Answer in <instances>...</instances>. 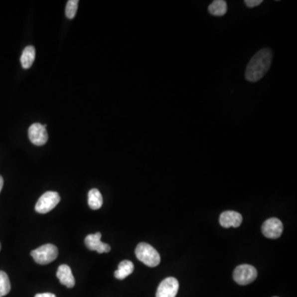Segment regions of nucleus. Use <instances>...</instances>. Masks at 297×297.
I'll use <instances>...</instances> for the list:
<instances>
[{
    "label": "nucleus",
    "instance_id": "f257e3e1",
    "mask_svg": "<svg viewBox=\"0 0 297 297\" xmlns=\"http://www.w3.org/2000/svg\"><path fill=\"white\" fill-rule=\"evenodd\" d=\"M273 61V51L264 48L259 50L252 57L245 71V79L249 82L259 81L268 73Z\"/></svg>",
    "mask_w": 297,
    "mask_h": 297
},
{
    "label": "nucleus",
    "instance_id": "f03ea898",
    "mask_svg": "<svg viewBox=\"0 0 297 297\" xmlns=\"http://www.w3.org/2000/svg\"><path fill=\"white\" fill-rule=\"evenodd\" d=\"M137 259L150 268L158 266L160 263V255L154 248L147 243H140L136 249Z\"/></svg>",
    "mask_w": 297,
    "mask_h": 297
},
{
    "label": "nucleus",
    "instance_id": "7ed1b4c3",
    "mask_svg": "<svg viewBox=\"0 0 297 297\" xmlns=\"http://www.w3.org/2000/svg\"><path fill=\"white\" fill-rule=\"evenodd\" d=\"M31 255L36 263L45 265L50 264L56 259L58 256V249L52 244H46L32 250Z\"/></svg>",
    "mask_w": 297,
    "mask_h": 297
},
{
    "label": "nucleus",
    "instance_id": "20e7f679",
    "mask_svg": "<svg viewBox=\"0 0 297 297\" xmlns=\"http://www.w3.org/2000/svg\"><path fill=\"white\" fill-rule=\"evenodd\" d=\"M258 276V272L254 267L249 264L238 266L234 271L233 278L239 285H248L254 282Z\"/></svg>",
    "mask_w": 297,
    "mask_h": 297
},
{
    "label": "nucleus",
    "instance_id": "39448f33",
    "mask_svg": "<svg viewBox=\"0 0 297 297\" xmlns=\"http://www.w3.org/2000/svg\"><path fill=\"white\" fill-rule=\"evenodd\" d=\"M60 201V197L56 192H46L38 199L35 210L40 214L48 213L57 206Z\"/></svg>",
    "mask_w": 297,
    "mask_h": 297
},
{
    "label": "nucleus",
    "instance_id": "423d86ee",
    "mask_svg": "<svg viewBox=\"0 0 297 297\" xmlns=\"http://www.w3.org/2000/svg\"><path fill=\"white\" fill-rule=\"evenodd\" d=\"M46 125L34 123L28 129L29 139L32 144L41 147L48 141V134L46 132Z\"/></svg>",
    "mask_w": 297,
    "mask_h": 297
},
{
    "label": "nucleus",
    "instance_id": "0eeeda50",
    "mask_svg": "<svg viewBox=\"0 0 297 297\" xmlns=\"http://www.w3.org/2000/svg\"><path fill=\"white\" fill-rule=\"evenodd\" d=\"M179 283L174 278H167L161 282L156 293V297H176Z\"/></svg>",
    "mask_w": 297,
    "mask_h": 297
},
{
    "label": "nucleus",
    "instance_id": "6e6552de",
    "mask_svg": "<svg viewBox=\"0 0 297 297\" xmlns=\"http://www.w3.org/2000/svg\"><path fill=\"white\" fill-rule=\"evenodd\" d=\"M262 231L265 237L269 239H278L283 234V223L278 218L269 219L262 226Z\"/></svg>",
    "mask_w": 297,
    "mask_h": 297
},
{
    "label": "nucleus",
    "instance_id": "1a4fd4ad",
    "mask_svg": "<svg viewBox=\"0 0 297 297\" xmlns=\"http://www.w3.org/2000/svg\"><path fill=\"white\" fill-rule=\"evenodd\" d=\"M101 237H102V234L100 232L87 235L84 240L86 247L92 251L98 252L99 254L110 252V245L102 242Z\"/></svg>",
    "mask_w": 297,
    "mask_h": 297
},
{
    "label": "nucleus",
    "instance_id": "9d476101",
    "mask_svg": "<svg viewBox=\"0 0 297 297\" xmlns=\"http://www.w3.org/2000/svg\"><path fill=\"white\" fill-rule=\"evenodd\" d=\"M242 221V216L236 211H225L220 216V224L224 228L239 227Z\"/></svg>",
    "mask_w": 297,
    "mask_h": 297
},
{
    "label": "nucleus",
    "instance_id": "9b49d317",
    "mask_svg": "<svg viewBox=\"0 0 297 297\" xmlns=\"http://www.w3.org/2000/svg\"><path fill=\"white\" fill-rule=\"evenodd\" d=\"M56 277L60 280V283L66 288H73L75 285V279L71 269L66 264H62L58 268Z\"/></svg>",
    "mask_w": 297,
    "mask_h": 297
},
{
    "label": "nucleus",
    "instance_id": "f8f14e48",
    "mask_svg": "<svg viewBox=\"0 0 297 297\" xmlns=\"http://www.w3.org/2000/svg\"><path fill=\"white\" fill-rule=\"evenodd\" d=\"M133 271H134V264H132V262L124 260L121 262L118 265V269L114 273V276L117 279L123 280L128 276L131 275Z\"/></svg>",
    "mask_w": 297,
    "mask_h": 297
},
{
    "label": "nucleus",
    "instance_id": "ddd939ff",
    "mask_svg": "<svg viewBox=\"0 0 297 297\" xmlns=\"http://www.w3.org/2000/svg\"><path fill=\"white\" fill-rule=\"evenodd\" d=\"M36 57V50L32 46H26L21 55V64L25 70L31 67Z\"/></svg>",
    "mask_w": 297,
    "mask_h": 297
},
{
    "label": "nucleus",
    "instance_id": "4468645a",
    "mask_svg": "<svg viewBox=\"0 0 297 297\" xmlns=\"http://www.w3.org/2000/svg\"><path fill=\"white\" fill-rule=\"evenodd\" d=\"M88 197V203L92 210H99L103 206V196L97 188L90 190Z\"/></svg>",
    "mask_w": 297,
    "mask_h": 297
},
{
    "label": "nucleus",
    "instance_id": "2eb2a0df",
    "mask_svg": "<svg viewBox=\"0 0 297 297\" xmlns=\"http://www.w3.org/2000/svg\"><path fill=\"white\" fill-rule=\"evenodd\" d=\"M209 12L216 17H221L227 12V3L224 0H215L208 7Z\"/></svg>",
    "mask_w": 297,
    "mask_h": 297
},
{
    "label": "nucleus",
    "instance_id": "dca6fc26",
    "mask_svg": "<svg viewBox=\"0 0 297 297\" xmlns=\"http://www.w3.org/2000/svg\"><path fill=\"white\" fill-rule=\"evenodd\" d=\"M11 284L7 273L0 271V297H5L10 293Z\"/></svg>",
    "mask_w": 297,
    "mask_h": 297
},
{
    "label": "nucleus",
    "instance_id": "f3484780",
    "mask_svg": "<svg viewBox=\"0 0 297 297\" xmlns=\"http://www.w3.org/2000/svg\"><path fill=\"white\" fill-rule=\"evenodd\" d=\"M78 0H69L65 7V15L68 18L72 19L76 15L77 10H78Z\"/></svg>",
    "mask_w": 297,
    "mask_h": 297
},
{
    "label": "nucleus",
    "instance_id": "a211bd4d",
    "mask_svg": "<svg viewBox=\"0 0 297 297\" xmlns=\"http://www.w3.org/2000/svg\"><path fill=\"white\" fill-rule=\"evenodd\" d=\"M262 2H263L262 0H246L245 1V5L249 7H256V6L261 4Z\"/></svg>",
    "mask_w": 297,
    "mask_h": 297
},
{
    "label": "nucleus",
    "instance_id": "6ab92c4d",
    "mask_svg": "<svg viewBox=\"0 0 297 297\" xmlns=\"http://www.w3.org/2000/svg\"><path fill=\"white\" fill-rule=\"evenodd\" d=\"M35 297H55V294H52V293H39V294H36L35 296Z\"/></svg>",
    "mask_w": 297,
    "mask_h": 297
},
{
    "label": "nucleus",
    "instance_id": "aec40b11",
    "mask_svg": "<svg viewBox=\"0 0 297 297\" xmlns=\"http://www.w3.org/2000/svg\"><path fill=\"white\" fill-rule=\"evenodd\" d=\"M2 187H3V178L2 176H0V192L2 191Z\"/></svg>",
    "mask_w": 297,
    "mask_h": 297
},
{
    "label": "nucleus",
    "instance_id": "412c9836",
    "mask_svg": "<svg viewBox=\"0 0 297 297\" xmlns=\"http://www.w3.org/2000/svg\"><path fill=\"white\" fill-rule=\"evenodd\" d=\"M0 250H1V244H0Z\"/></svg>",
    "mask_w": 297,
    "mask_h": 297
}]
</instances>
